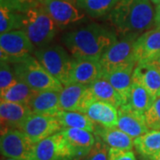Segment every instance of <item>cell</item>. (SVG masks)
Wrapping results in <instances>:
<instances>
[{"instance_id":"cell-11","label":"cell","mask_w":160,"mask_h":160,"mask_svg":"<svg viewBox=\"0 0 160 160\" xmlns=\"http://www.w3.org/2000/svg\"><path fill=\"white\" fill-rule=\"evenodd\" d=\"M35 143L51 136L62 129L56 116L31 113L20 128Z\"/></svg>"},{"instance_id":"cell-19","label":"cell","mask_w":160,"mask_h":160,"mask_svg":"<svg viewBox=\"0 0 160 160\" xmlns=\"http://www.w3.org/2000/svg\"><path fill=\"white\" fill-rule=\"evenodd\" d=\"M85 114L96 125L115 127L118 123V108L112 104L94 99L86 108Z\"/></svg>"},{"instance_id":"cell-31","label":"cell","mask_w":160,"mask_h":160,"mask_svg":"<svg viewBox=\"0 0 160 160\" xmlns=\"http://www.w3.org/2000/svg\"><path fill=\"white\" fill-rule=\"evenodd\" d=\"M146 124L149 129L160 130V95L154 100L144 113Z\"/></svg>"},{"instance_id":"cell-5","label":"cell","mask_w":160,"mask_h":160,"mask_svg":"<svg viewBox=\"0 0 160 160\" xmlns=\"http://www.w3.org/2000/svg\"><path fill=\"white\" fill-rule=\"evenodd\" d=\"M33 55L63 86L69 84L72 61L64 47L59 45H47L36 48Z\"/></svg>"},{"instance_id":"cell-28","label":"cell","mask_w":160,"mask_h":160,"mask_svg":"<svg viewBox=\"0 0 160 160\" xmlns=\"http://www.w3.org/2000/svg\"><path fill=\"white\" fill-rule=\"evenodd\" d=\"M118 0H75L76 5L92 18L109 14Z\"/></svg>"},{"instance_id":"cell-7","label":"cell","mask_w":160,"mask_h":160,"mask_svg":"<svg viewBox=\"0 0 160 160\" xmlns=\"http://www.w3.org/2000/svg\"><path fill=\"white\" fill-rule=\"evenodd\" d=\"M122 37L109 46L100 59L103 73L129 63L136 62L134 58V43L139 36L126 35Z\"/></svg>"},{"instance_id":"cell-8","label":"cell","mask_w":160,"mask_h":160,"mask_svg":"<svg viewBox=\"0 0 160 160\" xmlns=\"http://www.w3.org/2000/svg\"><path fill=\"white\" fill-rule=\"evenodd\" d=\"M36 143L21 129L9 128L1 131L0 150L5 158L31 160Z\"/></svg>"},{"instance_id":"cell-30","label":"cell","mask_w":160,"mask_h":160,"mask_svg":"<svg viewBox=\"0 0 160 160\" xmlns=\"http://www.w3.org/2000/svg\"><path fill=\"white\" fill-rule=\"evenodd\" d=\"M0 67V93L5 92L10 86L17 82V78L15 76L14 70L12 64L7 62L1 61Z\"/></svg>"},{"instance_id":"cell-13","label":"cell","mask_w":160,"mask_h":160,"mask_svg":"<svg viewBox=\"0 0 160 160\" xmlns=\"http://www.w3.org/2000/svg\"><path fill=\"white\" fill-rule=\"evenodd\" d=\"M160 55V29L143 32L134 43V58L137 63L151 62Z\"/></svg>"},{"instance_id":"cell-35","label":"cell","mask_w":160,"mask_h":160,"mask_svg":"<svg viewBox=\"0 0 160 160\" xmlns=\"http://www.w3.org/2000/svg\"><path fill=\"white\" fill-rule=\"evenodd\" d=\"M155 28L160 29V4L157 5L155 15Z\"/></svg>"},{"instance_id":"cell-25","label":"cell","mask_w":160,"mask_h":160,"mask_svg":"<svg viewBox=\"0 0 160 160\" xmlns=\"http://www.w3.org/2000/svg\"><path fill=\"white\" fill-rule=\"evenodd\" d=\"M22 29V13L17 8L11 6L6 0L0 4V32Z\"/></svg>"},{"instance_id":"cell-12","label":"cell","mask_w":160,"mask_h":160,"mask_svg":"<svg viewBox=\"0 0 160 160\" xmlns=\"http://www.w3.org/2000/svg\"><path fill=\"white\" fill-rule=\"evenodd\" d=\"M41 4L59 28L79 22L86 14L71 0H43Z\"/></svg>"},{"instance_id":"cell-33","label":"cell","mask_w":160,"mask_h":160,"mask_svg":"<svg viewBox=\"0 0 160 160\" xmlns=\"http://www.w3.org/2000/svg\"><path fill=\"white\" fill-rule=\"evenodd\" d=\"M108 160H137L132 149L109 148Z\"/></svg>"},{"instance_id":"cell-32","label":"cell","mask_w":160,"mask_h":160,"mask_svg":"<svg viewBox=\"0 0 160 160\" xmlns=\"http://www.w3.org/2000/svg\"><path fill=\"white\" fill-rule=\"evenodd\" d=\"M109 149L108 145L96 137V142L93 147L85 157L82 158V160H108Z\"/></svg>"},{"instance_id":"cell-21","label":"cell","mask_w":160,"mask_h":160,"mask_svg":"<svg viewBox=\"0 0 160 160\" xmlns=\"http://www.w3.org/2000/svg\"><path fill=\"white\" fill-rule=\"evenodd\" d=\"M61 132L74 149L78 158H80L85 157L91 150L96 142L92 132L86 129L63 127Z\"/></svg>"},{"instance_id":"cell-3","label":"cell","mask_w":160,"mask_h":160,"mask_svg":"<svg viewBox=\"0 0 160 160\" xmlns=\"http://www.w3.org/2000/svg\"><path fill=\"white\" fill-rule=\"evenodd\" d=\"M22 30L36 48L47 46L58 33V27L41 3L26 7L21 11Z\"/></svg>"},{"instance_id":"cell-38","label":"cell","mask_w":160,"mask_h":160,"mask_svg":"<svg viewBox=\"0 0 160 160\" xmlns=\"http://www.w3.org/2000/svg\"><path fill=\"white\" fill-rule=\"evenodd\" d=\"M2 160H22V159H17V158H5V157H3Z\"/></svg>"},{"instance_id":"cell-4","label":"cell","mask_w":160,"mask_h":160,"mask_svg":"<svg viewBox=\"0 0 160 160\" xmlns=\"http://www.w3.org/2000/svg\"><path fill=\"white\" fill-rule=\"evenodd\" d=\"M18 80L25 83L34 91H58L63 85L46 70L34 55L30 54L12 64Z\"/></svg>"},{"instance_id":"cell-17","label":"cell","mask_w":160,"mask_h":160,"mask_svg":"<svg viewBox=\"0 0 160 160\" xmlns=\"http://www.w3.org/2000/svg\"><path fill=\"white\" fill-rule=\"evenodd\" d=\"M132 79L144 86L154 99L160 95V69L156 63H137Z\"/></svg>"},{"instance_id":"cell-16","label":"cell","mask_w":160,"mask_h":160,"mask_svg":"<svg viewBox=\"0 0 160 160\" xmlns=\"http://www.w3.org/2000/svg\"><path fill=\"white\" fill-rule=\"evenodd\" d=\"M32 113L28 104L11 102L1 101L0 102V119L1 131L9 128L20 129L21 126Z\"/></svg>"},{"instance_id":"cell-24","label":"cell","mask_w":160,"mask_h":160,"mask_svg":"<svg viewBox=\"0 0 160 160\" xmlns=\"http://www.w3.org/2000/svg\"><path fill=\"white\" fill-rule=\"evenodd\" d=\"M89 88L94 99L98 101L110 103L118 109L124 104L119 93L103 76L92 83Z\"/></svg>"},{"instance_id":"cell-41","label":"cell","mask_w":160,"mask_h":160,"mask_svg":"<svg viewBox=\"0 0 160 160\" xmlns=\"http://www.w3.org/2000/svg\"><path fill=\"white\" fill-rule=\"evenodd\" d=\"M71 1H75V0H71Z\"/></svg>"},{"instance_id":"cell-14","label":"cell","mask_w":160,"mask_h":160,"mask_svg":"<svg viewBox=\"0 0 160 160\" xmlns=\"http://www.w3.org/2000/svg\"><path fill=\"white\" fill-rule=\"evenodd\" d=\"M117 127L133 139L150 130L146 124L144 114L138 112L127 104H123L118 109Z\"/></svg>"},{"instance_id":"cell-15","label":"cell","mask_w":160,"mask_h":160,"mask_svg":"<svg viewBox=\"0 0 160 160\" xmlns=\"http://www.w3.org/2000/svg\"><path fill=\"white\" fill-rule=\"evenodd\" d=\"M103 75L102 67L97 60L74 59L69 72V83L90 86Z\"/></svg>"},{"instance_id":"cell-9","label":"cell","mask_w":160,"mask_h":160,"mask_svg":"<svg viewBox=\"0 0 160 160\" xmlns=\"http://www.w3.org/2000/svg\"><path fill=\"white\" fill-rule=\"evenodd\" d=\"M78 158L62 132L36 143L31 160H74Z\"/></svg>"},{"instance_id":"cell-27","label":"cell","mask_w":160,"mask_h":160,"mask_svg":"<svg viewBox=\"0 0 160 160\" xmlns=\"http://www.w3.org/2000/svg\"><path fill=\"white\" fill-rule=\"evenodd\" d=\"M60 124L63 127L81 128L88 131H94L95 124L85 113L78 111H67L60 110L56 115Z\"/></svg>"},{"instance_id":"cell-36","label":"cell","mask_w":160,"mask_h":160,"mask_svg":"<svg viewBox=\"0 0 160 160\" xmlns=\"http://www.w3.org/2000/svg\"><path fill=\"white\" fill-rule=\"evenodd\" d=\"M152 62L156 63V64H157V65H158V66L159 67V69H160V55L158 56V57L157 58L156 60H154V61H153Z\"/></svg>"},{"instance_id":"cell-23","label":"cell","mask_w":160,"mask_h":160,"mask_svg":"<svg viewBox=\"0 0 160 160\" xmlns=\"http://www.w3.org/2000/svg\"><path fill=\"white\" fill-rule=\"evenodd\" d=\"M134 148L143 159H151L160 152V130L150 129L135 138Z\"/></svg>"},{"instance_id":"cell-26","label":"cell","mask_w":160,"mask_h":160,"mask_svg":"<svg viewBox=\"0 0 160 160\" xmlns=\"http://www.w3.org/2000/svg\"><path fill=\"white\" fill-rule=\"evenodd\" d=\"M154 98L151 96V94L144 86H142L140 83L133 81L129 97L126 104L129 105L138 112L144 114L145 111L149 109L154 102Z\"/></svg>"},{"instance_id":"cell-6","label":"cell","mask_w":160,"mask_h":160,"mask_svg":"<svg viewBox=\"0 0 160 160\" xmlns=\"http://www.w3.org/2000/svg\"><path fill=\"white\" fill-rule=\"evenodd\" d=\"M36 47L27 34L22 29L1 33L0 56L1 61L10 64L18 62L34 52Z\"/></svg>"},{"instance_id":"cell-10","label":"cell","mask_w":160,"mask_h":160,"mask_svg":"<svg viewBox=\"0 0 160 160\" xmlns=\"http://www.w3.org/2000/svg\"><path fill=\"white\" fill-rule=\"evenodd\" d=\"M94 100L89 86L77 83L64 85L59 92L61 110L78 111L85 113L88 105Z\"/></svg>"},{"instance_id":"cell-40","label":"cell","mask_w":160,"mask_h":160,"mask_svg":"<svg viewBox=\"0 0 160 160\" xmlns=\"http://www.w3.org/2000/svg\"><path fill=\"white\" fill-rule=\"evenodd\" d=\"M74 160H80V158H74Z\"/></svg>"},{"instance_id":"cell-29","label":"cell","mask_w":160,"mask_h":160,"mask_svg":"<svg viewBox=\"0 0 160 160\" xmlns=\"http://www.w3.org/2000/svg\"><path fill=\"white\" fill-rule=\"evenodd\" d=\"M36 91L30 88L28 85L20 80L10 86L6 91L0 93L1 101L11 102L28 104L31 98L33 97Z\"/></svg>"},{"instance_id":"cell-1","label":"cell","mask_w":160,"mask_h":160,"mask_svg":"<svg viewBox=\"0 0 160 160\" xmlns=\"http://www.w3.org/2000/svg\"><path fill=\"white\" fill-rule=\"evenodd\" d=\"M117 40L114 31L98 23H90L62 37L63 44L73 59L97 61Z\"/></svg>"},{"instance_id":"cell-37","label":"cell","mask_w":160,"mask_h":160,"mask_svg":"<svg viewBox=\"0 0 160 160\" xmlns=\"http://www.w3.org/2000/svg\"><path fill=\"white\" fill-rule=\"evenodd\" d=\"M150 160H160V152L158 154H157L156 156H154Z\"/></svg>"},{"instance_id":"cell-20","label":"cell","mask_w":160,"mask_h":160,"mask_svg":"<svg viewBox=\"0 0 160 160\" xmlns=\"http://www.w3.org/2000/svg\"><path fill=\"white\" fill-rule=\"evenodd\" d=\"M93 133L95 136L101 139L109 148L120 149H132L134 147L133 138L118 127H105L95 124Z\"/></svg>"},{"instance_id":"cell-2","label":"cell","mask_w":160,"mask_h":160,"mask_svg":"<svg viewBox=\"0 0 160 160\" xmlns=\"http://www.w3.org/2000/svg\"><path fill=\"white\" fill-rule=\"evenodd\" d=\"M151 0H118L109 13V20L121 36L138 35L155 28L154 9Z\"/></svg>"},{"instance_id":"cell-34","label":"cell","mask_w":160,"mask_h":160,"mask_svg":"<svg viewBox=\"0 0 160 160\" xmlns=\"http://www.w3.org/2000/svg\"><path fill=\"white\" fill-rule=\"evenodd\" d=\"M6 1L13 7L17 8L18 10L22 11L28 6L38 4V3H42L43 0H6Z\"/></svg>"},{"instance_id":"cell-39","label":"cell","mask_w":160,"mask_h":160,"mask_svg":"<svg viewBox=\"0 0 160 160\" xmlns=\"http://www.w3.org/2000/svg\"><path fill=\"white\" fill-rule=\"evenodd\" d=\"M153 2V4H156V5H159L160 4V0H151Z\"/></svg>"},{"instance_id":"cell-18","label":"cell","mask_w":160,"mask_h":160,"mask_svg":"<svg viewBox=\"0 0 160 160\" xmlns=\"http://www.w3.org/2000/svg\"><path fill=\"white\" fill-rule=\"evenodd\" d=\"M136 62L126 64L111 71L103 73V77L113 86L116 91L119 93L123 100V103L126 104L129 97V93L132 85V75Z\"/></svg>"},{"instance_id":"cell-22","label":"cell","mask_w":160,"mask_h":160,"mask_svg":"<svg viewBox=\"0 0 160 160\" xmlns=\"http://www.w3.org/2000/svg\"><path fill=\"white\" fill-rule=\"evenodd\" d=\"M58 91L36 92L28 103L32 113L56 116L61 110Z\"/></svg>"}]
</instances>
